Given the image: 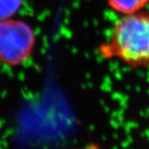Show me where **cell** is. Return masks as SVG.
<instances>
[{
  "label": "cell",
  "instance_id": "obj_1",
  "mask_svg": "<svg viewBox=\"0 0 149 149\" xmlns=\"http://www.w3.org/2000/svg\"><path fill=\"white\" fill-rule=\"evenodd\" d=\"M99 53L133 68L149 66V11L123 15L100 45Z\"/></svg>",
  "mask_w": 149,
  "mask_h": 149
},
{
  "label": "cell",
  "instance_id": "obj_2",
  "mask_svg": "<svg viewBox=\"0 0 149 149\" xmlns=\"http://www.w3.org/2000/svg\"><path fill=\"white\" fill-rule=\"evenodd\" d=\"M36 40L27 22L13 17L0 21V62L12 67L24 63L32 56Z\"/></svg>",
  "mask_w": 149,
  "mask_h": 149
},
{
  "label": "cell",
  "instance_id": "obj_3",
  "mask_svg": "<svg viewBox=\"0 0 149 149\" xmlns=\"http://www.w3.org/2000/svg\"><path fill=\"white\" fill-rule=\"evenodd\" d=\"M112 10L122 15H129L144 10L149 0H106Z\"/></svg>",
  "mask_w": 149,
  "mask_h": 149
},
{
  "label": "cell",
  "instance_id": "obj_4",
  "mask_svg": "<svg viewBox=\"0 0 149 149\" xmlns=\"http://www.w3.org/2000/svg\"><path fill=\"white\" fill-rule=\"evenodd\" d=\"M22 3V0H0V21L13 17Z\"/></svg>",
  "mask_w": 149,
  "mask_h": 149
},
{
  "label": "cell",
  "instance_id": "obj_5",
  "mask_svg": "<svg viewBox=\"0 0 149 149\" xmlns=\"http://www.w3.org/2000/svg\"><path fill=\"white\" fill-rule=\"evenodd\" d=\"M80 149H100V148L96 145L94 144H91V145H88V146H85V148H82Z\"/></svg>",
  "mask_w": 149,
  "mask_h": 149
}]
</instances>
